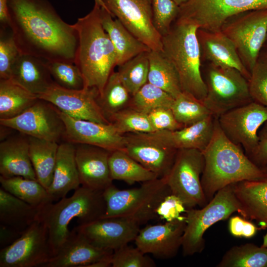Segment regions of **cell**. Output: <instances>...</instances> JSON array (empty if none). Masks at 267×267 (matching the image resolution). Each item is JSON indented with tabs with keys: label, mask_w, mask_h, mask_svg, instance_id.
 Instances as JSON below:
<instances>
[{
	"label": "cell",
	"mask_w": 267,
	"mask_h": 267,
	"mask_svg": "<svg viewBox=\"0 0 267 267\" xmlns=\"http://www.w3.org/2000/svg\"><path fill=\"white\" fill-rule=\"evenodd\" d=\"M112 254L95 262L87 267H108L112 266Z\"/></svg>",
	"instance_id": "obj_53"
},
{
	"label": "cell",
	"mask_w": 267,
	"mask_h": 267,
	"mask_svg": "<svg viewBox=\"0 0 267 267\" xmlns=\"http://www.w3.org/2000/svg\"><path fill=\"white\" fill-rule=\"evenodd\" d=\"M9 28L20 53L74 62L78 35L48 0H7Z\"/></svg>",
	"instance_id": "obj_1"
},
{
	"label": "cell",
	"mask_w": 267,
	"mask_h": 267,
	"mask_svg": "<svg viewBox=\"0 0 267 267\" xmlns=\"http://www.w3.org/2000/svg\"><path fill=\"white\" fill-rule=\"evenodd\" d=\"M109 167L113 180H123L129 184L144 182L159 178L131 157L125 150L110 152Z\"/></svg>",
	"instance_id": "obj_34"
},
{
	"label": "cell",
	"mask_w": 267,
	"mask_h": 267,
	"mask_svg": "<svg viewBox=\"0 0 267 267\" xmlns=\"http://www.w3.org/2000/svg\"><path fill=\"white\" fill-rule=\"evenodd\" d=\"M197 35L204 58L210 63L235 68L249 80L251 74L242 62L235 45L222 31L198 29Z\"/></svg>",
	"instance_id": "obj_23"
},
{
	"label": "cell",
	"mask_w": 267,
	"mask_h": 267,
	"mask_svg": "<svg viewBox=\"0 0 267 267\" xmlns=\"http://www.w3.org/2000/svg\"><path fill=\"white\" fill-rule=\"evenodd\" d=\"M177 5H178L179 7L187 2H188L190 0H172Z\"/></svg>",
	"instance_id": "obj_54"
},
{
	"label": "cell",
	"mask_w": 267,
	"mask_h": 267,
	"mask_svg": "<svg viewBox=\"0 0 267 267\" xmlns=\"http://www.w3.org/2000/svg\"><path fill=\"white\" fill-rule=\"evenodd\" d=\"M195 25L176 20L162 37V52L175 67L182 92L203 101L207 88L201 71V52Z\"/></svg>",
	"instance_id": "obj_5"
},
{
	"label": "cell",
	"mask_w": 267,
	"mask_h": 267,
	"mask_svg": "<svg viewBox=\"0 0 267 267\" xmlns=\"http://www.w3.org/2000/svg\"><path fill=\"white\" fill-rule=\"evenodd\" d=\"M218 267H267V248L252 243L234 246L222 256Z\"/></svg>",
	"instance_id": "obj_36"
},
{
	"label": "cell",
	"mask_w": 267,
	"mask_h": 267,
	"mask_svg": "<svg viewBox=\"0 0 267 267\" xmlns=\"http://www.w3.org/2000/svg\"><path fill=\"white\" fill-rule=\"evenodd\" d=\"M221 31L233 42L251 74L267 38V8L235 15L225 23Z\"/></svg>",
	"instance_id": "obj_9"
},
{
	"label": "cell",
	"mask_w": 267,
	"mask_h": 267,
	"mask_svg": "<svg viewBox=\"0 0 267 267\" xmlns=\"http://www.w3.org/2000/svg\"><path fill=\"white\" fill-rule=\"evenodd\" d=\"M0 125L28 136L58 142L64 138L65 125L59 110L50 102L39 99L20 114L0 119Z\"/></svg>",
	"instance_id": "obj_14"
},
{
	"label": "cell",
	"mask_w": 267,
	"mask_h": 267,
	"mask_svg": "<svg viewBox=\"0 0 267 267\" xmlns=\"http://www.w3.org/2000/svg\"><path fill=\"white\" fill-rule=\"evenodd\" d=\"M140 224L123 217L100 218L75 228L97 247L114 251L134 241Z\"/></svg>",
	"instance_id": "obj_19"
},
{
	"label": "cell",
	"mask_w": 267,
	"mask_h": 267,
	"mask_svg": "<svg viewBox=\"0 0 267 267\" xmlns=\"http://www.w3.org/2000/svg\"><path fill=\"white\" fill-rule=\"evenodd\" d=\"M265 47V49H267V36L263 47Z\"/></svg>",
	"instance_id": "obj_57"
},
{
	"label": "cell",
	"mask_w": 267,
	"mask_h": 267,
	"mask_svg": "<svg viewBox=\"0 0 267 267\" xmlns=\"http://www.w3.org/2000/svg\"><path fill=\"white\" fill-rule=\"evenodd\" d=\"M1 187L20 200L38 209L52 203L47 190L37 180L22 177L0 176Z\"/></svg>",
	"instance_id": "obj_35"
},
{
	"label": "cell",
	"mask_w": 267,
	"mask_h": 267,
	"mask_svg": "<svg viewBox=\"0 0 267 267\" xmlns=\"http://www.w3.org/2000/svg\"><path fill=\"white\" fill-rule=\"evenodd\" d=\"M59 111L65 125L63 138L66 141L93 145L110 152L125 150V135L119 133L112 123L76 118Z\"/></svg>",
	"instance_id": "obj_17"
},
{
	"label": "cell",
	"mask_w": 267,
	"mask_h": 267,
	"mask_svg": "<svg viewBox=\"0 0 267 267\" xmlns=\"http://www.w3.org/2000/svg\"><path fill=\"white\" fill-rule=\"evenodd\" d=\"M94 3L95 4H96L98 5H99L100 6L102 7H103L104 8H105L107 10H108L106 6H105L103 0H94Z\"/></svg>",
	"instance_id": "obj_55"
},
{
	"label": "cell",
	"mask_w": 267,
	"mask_h": 267,
	"mask_svg": "<svg viewBox=\"0 0 267 267\" xmlns=\"http://www.w3.org/2000/svg\"><path fill=\"white\" fill-rule=\"evenodd\" d=\"M174 99L162 89L147 82L132 96L130 107L148 114L157 108H171Z\"/></svg>",
	"instance_id": "obj_40"
},
{
	"label": "cell",
	"mask_w": 267,
	"mask_h": 267,
	"mask_svg": "<svg viewBox=\"0 0 267 267\" xmlns=\"http://www.w3.org/2000/svg\"><path fill=\"white\" fill-rule=\"evenodd\" d=\"M103 1L112 15L150 50L162 51V37L154 25L152 0Z\"/></svg>",
	"instance_id": "obj_15"
},
{
	"label": "cell",
	"mask_w": 267,
	"mask_h": 267,
	"mask_svg": "<svg viewBox=\"0 0 267 267\" xmlns=\"http://www.w3.org/2000/svg\"><path fill=\"white\" fill-rule=\"evenodd\" d=\"M154 261L138 248L128 245L113 251L112 255L113 267H154Z\"/></svg>",
	"instance_id": "obj_45"
},
{
	"label": "cell",
	"mask_w": 267,
	"mask_h": 267,
	"mask_svg": "<svg viewBox=\"0 0 267 267\" xmlns=\"http://www.w3.org/2000/svg\"><path fill=\"white\" fill-rule=\"evenodd\" d=\"M148 52L140 53L118 66L120 79L132 96L147 82Z\"/></svg>",
	"instance_id": "obj_38"
},
{
	"label": "cell",
	"mask_w": 267,
	"mask_h": 267,
	"mask_svg": "<svg viewBox=\"0 0 267 267\" xmlns=\"http://www.w3.org/2000/svg\"><path fill=\"white\" fill-rule=\"evenodd\" d=\"M39 99L11 79L0 80V119L14 117L31 106Z\"/></svg>",
	"instance_id": "obj_33"
},
{
	"label": "cell",
	"mask_w": 267,
	"mask_h": 267,
	"mask_svg": "<svg viewBox=\"0 0 267 267\" xmlns=\"http://www.w3.org/2000/svg\"><path fill=\"white\" fill-rule=\"evenodd\" d=\"M267 8V0H190L179 7L176 20L193 24L198 29L218 31L235 15Z\"/></svg>",
	"instance_id": "obj_11"
},
{
	"label": "cell",
	"mask_w": 267,
	"mask_h": 267,
	"mask_svg": "<svg viewBox=\"0 0 267 267\" xmlns=\"http://www.w3.org/2000/svg\"><path fill=\"white\" fill-rule=\"evenodd\" d=\"M0 29V80L11 78L13 65L20 54L13 38L12 33Z\"/></svg>",
	"instance_id": "obj_46"
},
{
	"label": "cell",
	"mask_w": 267,
	"mask_h": 267,
	"mask_svg": "<svg viewBox=\"0 0 267 267\" xmlns=\"http://www.w3.org/2000/svg\"><path fill=\"white\" fill-rule=\"evenodd\" d=\"M106 209L103 190L83 186L75 190L70 197H65L55 203H50L42 208L38 218L47 229L52 256L69 236L70 231L68 226L73 219L78 218L79 224L89 223L102 218Z\"/></svg>",
	"instance_id": "obj_4"
},
{
	"label": "cell",
	"mask_w": 267,
	"mask_h": 267,
	"mask_svg": "<svg viewBox=\"0 0 267 267\" xmlns=\"http://www.w3.org/2000/svg\"><path fill=\"white\" fill-rule=\"evenodd\" d=\"M0 174L4 178L19 176L37 180L30 158L28 138L10 137L1 141Z\"/></svg>",
	"instance_id": "obj_27"
},
{
	"label": "cell",
	"mask_w": 267,
	"mask_h": 267,
	"mask_svg": "<svg viewBox=\"0 0 267 267\" xmlns=\"http://www.w3.org/2000/svg\"><path fill=\"white\" fill-rule=\"evenodd\" d=\"M132 97L117 71H113L106 83L102 94L98 96V102L108 120L111 115L129 107Z\"/></svg>",
	"instance_id": "obj_37"
},
{
	"label": "cell",
	"mask_w": 267,
	"mask_h": 267,
	"mask_svg": "<svg viewBox=\"0 0 267 267\" xmlns=\"http://www.w3.org/2000/svg\"><path fill=\"white\" fill-rule=\"evenodd\" d=\"M108 120L122 134L155 132L148 115L130 106L111 115Z\"/></svg>",
	"instance_id": "obj_41"
},
{
	"label": "cell",
	"mask_w": 267,
	"mask_h": 267,
	"mask_svg": "<svg viewBox=\"0 0 267 267\" xmlns=\"http://www.w3.org/2000/svg\"><path fill=\"white\" fill-rule=\"evenodd\" d=\"M216 117L211 115L190 126L175 131L153 132L166 145L176 149H195L203 152L213 137Z\"/></svg>",
	"instance_id": "obj_24"
},
{
	"label": "cell",
	"mask_w": 267,
	"mask_h": 267,
	"mask_svg": "<svg viewBox=\"0 0 267 267\" xmlns=\"http://www.w3.org/2000/svg\"><path fill=\"white\" fill-rule=\"evenodd\" d=\"M240 209L232 184L218 191L201 209H187L181 244L183 255L201 253L205 248L203 236L205 231L217 222L226 220L233 213H239Z\"/></svg>",
	"instance_id": "obj_7"
},
{
	"label": "cell",
	"mask_w": 267,
	"mask_h": 267,
	"mask_svg": "<svg viewBox=\"0 0 267 267\" xmlns=\"http://www.w3.org/2000/svg\"><path fill=\"white\" fill-rule=\"evenodd\" d=\"M76 146V161L82 186L104 190L113 184L109 167L110 151L88 144Z\"/></svg>",
	"instance_id": "obj_21"
},
{
	"label": "cell",
	"mask_w": 267,
	"mask_h": 267,
	"mask_svg": "<svg viewBox=\"0 0 267 267\" xmlns=\"http://www.w3.org/2000/svg\"><path fill=\"white\" fill-rule=\"evenodd\" d=\"M102 26L115 49L118 66L136 55L150 50L143 42L131 33L123 24L105 8L101 7Z\"/></svg>",
	"instance_id": "obj_29"
},
{
	"label": "cell",
	"mask_w": 267,
	"mask_h": 267,
	"mask_svg": "<svg viewBox=\"0 0 267 267\" xmlns=\"http://www.w3.org/2000/svg\"><path fill=\"white\" fill-rule=\"evenodd\" d=\"M232 186L240 204L238 214L267 227V178L238 182Z\"/></svg>",
	"instance_id": "obj_28"
},
{
	"label": "cell",
	"mask_w": 267,
	"mask_h": 267,
	"mask_svg": "<svg viewBox=\"0 0 267 267\" xmlns=\"http://www.w3.org/2000/svg\"><path fill=\"white\" fill-rule=\"evenodd\" d=\"M262 246L267 248V232L266 235L264 236L263 243Z\"/></svg>",
	"instance_id": "obj_56"
},
{
	"label": "cell",
	"mask_w": 267,
	"mask_h": 267,
	"mask_svg": "<svg viewBox=\"0 0 267 267\" xmlns=\"http://www.w3.org/2000/svg\"><path fill=\"white\" fill-rule=\"evenodd\" d=\"M171 109L177 121L183 127L212 115L202 101L184 92L174 99Z\"/></svg>",
	"instance_id": "obj_39"
},
{
	"label": "cell",
	"mask_w": 267,
	"mask_h": 267,
	"mask_svg": "<svg viewBox=\"0 0 267 267\" xmlns=\"http://www.w3.org/2000/svg\"><path fill=\"white\" fill-rule=\"evenodd\" d=\"M75 153V144L68 141L59 144L53 180L47 190L52 201L66 197L81 185Z\"/></svg>",
	"instance_id": "obj_25"
},
{
	"label": "cell",
	"mask_w": 267,
	"mask_h": 267,
	"mask_svg": "<svg viewBox=\"0 0 267 267\" xmlns=\"http://www.w3.org/2000/svg\"><path fill=\"white\" fill-rule=\"evenodd\" d=\"M47 65L54 82L70 89L84 88V80L79 67L74 62L65 61H47Z\"/></svg>",
	"instance_id": "obj_42"
},
{
	"label": "cell",
	"mask_w": 267,
	"mask_h": 267,
	"mask_svg": "<svg viewBox=\"0 0 267 267\" xmlns=\"http://www.w3.org/2000/svg\"><path fill=\"white\" fill-rule=\"evenodd\" d=\"M249 90L253 101L267 107V49L261 50L251 71Z\"/></svg>",
	"instance_id": "obj_43"
},
{
	"label": "cell",
	"mask_w": 267,
	"mask_h": 267,
	"mask_svg": "<svg viewBox=\"0 0 267 267\" xmlns=\"http://www.w3.org/2000/svg\"><path fill=\"white\" fill-rule=\"evenodd\" d=\"M124 135L125 151L131 157L159 178L168 175L178 150L163 143L153 132L128 133Z\"/></svg>",
	"instance_id": "obj_18"
},
{
	"label": "cell",
	"mask_w": 267,
	"mask_h": 267,
	"mask_svg": "<svg viewBox=\"0 0 267 267\" xmlns=\"http://www.w3.org/2000/svg\"><path fill=\"white\" fill-rule=\"evenodd\" d=\"M228 227L232 236L246 238L253 237L259 229L252 222L238 216H233L229 219Z\"/></svg>",
	"instance_id": "obj_49"
},
{
	"label": "cell",
	"mask_w": 267,
	"mask_h": 267,
	"mask_svg": "<svg viewBox=\"0 0 267 267\" xmlns=\"http://www.w3.org/2000/svg\"><path fill=\"white\" fill-rule=\"evenodd\" d=\"M226 136L241 146L249 157L259 143L260 128L267 121V107L253 101L217 118Z\"/></svg>",
	"instance_id": "obj_13"
},
{
	"label": "cell",
	"mask_w": 267,
	"mask_h": 267,
	"mask_svg": "<svg viewBox=\"0 0 267 267\" xmlns=\"http://www.w3.org/2000/svg\"><path fill=\"white\" fill-rule=\"evenodd\" d=\"M263 169L266 172L267 174V164L263 168Z\"/></svg>",
	"instance_id": "obj_58"
},
{
	"label": "cell",
	"mask_w": 267,
	"mask_h": 267,
	"mask_svg": "<svg viewBox=\"0 0 267 267\" xmlns=\"http://www.w3.org/2000/svg\"><path fill=\"white\" fill-rule=\"evenodd\" d=\"M148 58L147 82L162 89L175 98L182 92V90L174 65L161 51L150 50Z\"/></svg>",
	"instance_id": "obj_32"
},
{
	"label": "cell",
	"mask_w": 267,
	"mask_h": 267,
	"mask_svg": "<svg viewBox=\"0 0 267 267\" xmlns=\"http://www.w3.org/2000/svg\"><path fill=\"white\" fill-rule=\"evenodd\" d=\"M101 6L91 10L73 24L78 35L74 63L84 80V88H93L101 95L106 83L118 66L117 54L101 21Z\"/></svg>",
	"instance_id": "obj_3"
},
{
	"label": "cell",
	"mask_w": 267,
	"mask_h": 267,
	"mask_svg": "<svg viewBox=\"0 0 267 267\" xmlns=\"http://www.w3.org/2000/svg\"><path fill=\"white\" fill-rule=\"evenodd\" d=\"M152 5L154 25L162 37L177 19L179 6L172 0H152Z\"/></svg>",
	"instance_id": "obj_44"
},
{
	"label": "cell",
	"mask_w": 267,
	"mask_h": 267,
	"mask_svg": "<svg viewBox=\"0 0 267 267\" xmlns=\"http://www.w3.org/2000/svg\"><path fill=\"white\" fill-rule=\"evenodd\" d=\"M40 209L0 188V224L22 234L38 219Z\"/></svg>",
	"instance_id": "obj_30"
},
{
	"label": "cell",
	"mask_w": 267,
	"mask_h": 267,
	"mask_svg": "<svg viewBox=\"0 0 267 267\" xmlns=\"http://www.w3.org/2000/svg\"><path fill=\"white\" fill-rule=\"evenodd\" d=\"M113 251L100 248L74 228L44 267H87Z\"/></svg>",
	"instance_id": "obj_22"
},
{
	"label": "cell",
	"mask_w": 267,
	"mask_h": 267,
	"mask_svg": "<svg viewBox=\"0 0 267 267\" xmlns=\"http://www.w3.org/2000/svg\"><path fill=\"white\" fill-rule=\"evenodd\" d=\"M243 149L226 136L216 118L213 137L202 152L204 168L201 182L208 203L226 186L267 178L266 172L253 163Z\"/></svg>",
	"instance_id": "obj_2"
},
{
	"label": "cell",
	"mask_w": 267,
	"mask_h": 267,
	"mask_svg": "<svg viewBox=\"0 0 267 267\" xmlns=\"http://www.w3.org/2000/svg\"><path fill=\"white\" fill-rule=\"evenodd\" d=\"M258 136V146L249 158L257 166L263 169L267 164V121L259 131Z\"/></svg>",
	"instance_id": "obj_50"
},
{
	"label": "cell",
	"mask_w": 267,
	"mask_h": 267,
	"mask_svg": "<svg viewBox=\"0 0 267 267\" xmlns=\"http://www.w3.org/2000/svg\"><path fill=\"white\" fill-rule=\"evenodd\" d=\"M147 115L155 132L175 131L184 127L177 121L171 108H157Z\"/></svg>",
	"instance_id": "obj_47"
},
{
	"label": "cell",
	"mask_w": 267,
	"mask_h": 267,
	"mask_svg": "<svg viewBox=\"0 0 267 267\" xmlns=\"http://www.w3.org/2000/svg\"><path fill=\"white\" fill-rule=\"evenodd\" d=\"M187 209L181 199L171 193L161 201L156 210L158 217L166 222L174 221L179 218Z\"/></svg>",
	"instance_id": "obj_48"
},
{
	"label": "cell",
	"mask_w": 267,
	"mask_h": 267,
	"mask_svg": "<svg viewBox=\"0 0 267 267\" xmlns=\"http://www.w3.org/2000/svg\"><path fill=\"white\" fill-rule=\"evenodd\" d=\"M0 22L2 28L9 27L7 0H0Z\"/></svg>",
	"instance_id": "obj_52"
},
{
	"label": "cell",
	"mask_w": 267,
	"mask_h": 267,
	"mask_svg": "<svg viewBox=\"0 0 267 267\" xmlns=\"http://www.w3.org/2000/svg\"><path fill=\"white\" fill-rule=\"evenodd\" d=\"M204 168L202 151L195 149L177 150L174 164L165 177L171 193L179 197L186 209L207 203L201 185Z\"/></svg>",
	"instance_id": "obj_10"
},
{
	"label": "cell",
	"mask_w": 267,
	"mask_h": 267,
	"mask_svg": "<svg viewBox=\"0 0 267 267\" xmlns=\"http://www.w3.org/2000/svg\"><path fill=\"white\" fill-rule=\"evenodd\" d=\"M99 95V91L93 88L70 89L53 82L38 98L50 102L60 111L71 117L109 124L110 122L98 103Z\"/></svg>",
	"instance_id": "obj_16"
},
{
	"label": "cell",
	"mask_w": 267,
	"mask_h": 267,
	"mask_svg": "<svg viewBox=\"0 0 267 267\" xmlns=\"http://www.w3.org/2000/svg\"><path fill=\"white\" fill-rule=\"evenodd\" d=\"M52 257L47 229L38 218L12 243L1 248L0 267H44Z\"/></svg>",
	"instance_id": "obj_12"
},
{
	"label": "cell",
	"mask_w": 267,
	"mask_h": 267,
	"mask_svg": "<svg viewBox=\"0 0 267 267\" xmlns=\"http://www.w3.org/2000/svg\"><path fill=\"white\" fill-rule=\"evenodd\" d=\"M171 193L165 177L143 182L139 187L120 189L113 184L103 190L106 204L102 218L123 217L140 224L157 218L156 210Z\"/></svg>",
	"instance_id": "obj_6"
},
{
	"label": "cell",
	"mask_w": 267,
	"mask_h": 267,
	"mask_svg": "<svg viewBox=\"0 0 267 267\" xmlns=\"http://www.w3.org/2000/svg\"><path fill=\"white\" fill-rule=\"evenodd\" d=\"M203 79L207 94L202 102L216 118L253 101L249 80L235 68L210 63Z\"/></svg>",
	"instance_id": "obj_8"
},
{
	"label": "cell",
	"mask_w": 267,
	"mask_h": 267,
	"mask_svg": "<svg viewBox=\"0 0 267 267\" xmlns=\"http://www.w3.org/2000/svg\"><path fill=\"white\" fill-rule=\"evenodd\" d=\"M0 245L5 247L15 241L22 234L6 226L0 224Z\"/></svg>",
	"instance_id": "obj_51"
},
{
	"label": "cell",
	"mask_w": 267,
	"mask_h": 267,
	"mask_svg": "<svg viewBox=\"0 0 267 267\" xmlns=\"http://www.w3.org/2000/svg\"><path fill=\"white\" fill-rule=\"evenodd\" d=\"M185 225L183 216L163 224L148 225L140 229L135 244L145 254H151L159 259L173 258L181 247Z\"/></svg>",
	"instance_id": "obj_20"
},
{
	"label": "cell",
	"mask_w": 267,
	"mask_h": 267,
	"mask_svg": "<svg viewBox=\"0 0 267 267\" xmlns=\"http://www.w3.org/2000/svg\"><path fill=\"white\" fill-rule=\"evenodd\" d=\"M28 139L30 158L37 180L47 190L53 180L59 144L31 136Z\"/></svg>",
	"instance_id": "obj_31"
},
{
	"label": "cell",
	"mask_w": 267,
	"mask_h": 267,
	"mask_svg": "<svg viewBox=\"0 0 267 267\" xmlns=\"http://www.w3.org/2000/svg\"><path fill=\"white\" fill-rule=\"evenodd\" d=\"M10 79L38 97L54 82L47 61L22 53L13 65Z\"/></svg>",
	"instance_id": "obj_26"
}]
</instances>
